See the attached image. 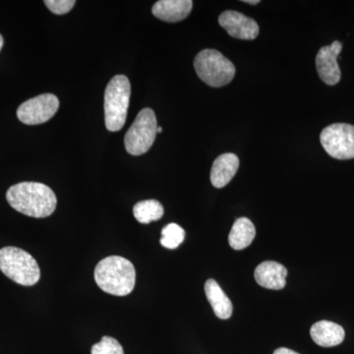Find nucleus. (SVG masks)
I'll use <instances>...</instances> for the list:
<instances>
[{
	"label": "nucleus",
	"instance_id": "nucleus-1",
	"mask_svg": "<svg viewBox=\"0 0 354 354\" xmlns=\"http://www.w3.org/2000/svg\"><path fill=\"white\" fill-rule=\"evenodd\" d=\"M6 199L16 211L38 218L50 216L57 204L51 188L39 183H21L11 186L7 191Z\"/></svg>",
	"mask_w": 354,
	"mask_h": 354
},
{
	"label": "nucleus",
	"instance_id": "nucleus-2",
	"mask_svg": "<svg viewBox=\"0 0 354 354\" xmlns=\"http://www.w3.org/2000/svg\"><path fill=\"white\" fill-rule=\"evenodd\" d=\"M95 281L104 292L125 297L134 290L136 271L129 260L120 256H109L95 267Z\"/></svg>",
	"mask_w": 354,
	"mask_h": 354
},
{
	"label": "nucleus",
	"instance_id": "nucleus-3",
	"mask_svg": "<svg viewBox=\"0 0 354 354\" xmlns=\"http://www.w3.org/2000/svg\"><path fill=\"white\" fill-rule=\"evenodd\" d=\"M131 85L125 75L114 76L104 91V122L106 129L120 131L127 121Z\"/></svg>",
	"mask_w": 354,
	"mask_h": 354
},
{
	"label": "nucleus",
	"instance_id": "nucleus-4",
	"mask_svg": "<svg viewBox=\"0 0 354 354\" xmlns=\"http://www.w3.org/2000/svg\"><path fill=\"white\" fill-rule=\"evenodd\" d=\"M0 271L21 286L36 285L41 270L34 257L23 249L8 246L0 249Z\"/></svg>",
	"mask_w": 354,
	"mask_h": 354
},
{
	"label": "nucleus",
	"instance_id": "nucleus-5",
	"mask_svg": "<svg viewBox=\"0 0 354 354\" xmlns=\"http://www.w3.org/2000/svg\"><path fill=\"white\" fill-rule=\"evenodd\" d=\"M198 77L209 87L221 88L234 80V64L216 50L200 51L194 59Z\"/></svg>",
	"mask_w": 354,
	"mask_h": 354
},
{
	"label": "nucleus",
	"instance_id": "nucleus-6",
	"mask_svg": "<svg viewBox=\"0 0 354 354\" xmlns=\"http://www.w3.org/2000/svg\"><path fill=\"white\" fill-rule=\"evenodd\" d=\"M157 130L155 111L151 109H142L125 134L124 145L127 152L132 156H141L148 152L157 137Z\"/></svg>",
	"mask_w": 354,
	"mask_h": 354
},
{
	"label": "nucleus",
	"instance_id": "nucleus-7",
	"mask_svg": "<svg viewBox=\"0 0 354 354\" xmlns=\"http://www.w3.org/2000/svg\"><path fill=\"white\" fill-rule=\"evenodd\" d=\"M320 141L326 152L337 160L354 158V127L348 123H335L324 128Z\"/></svg>",
	"mask_w": 354,
	"mask_h": 354
},
{
	"label": "nucleus",
	"instance_id": "nucleus-8",
	"mask_svg": "<svg viewBox=\"0 0 354 354\" xmlns=\"http://www.w3.org/2000/svg\"><path fill=\"white\" fill-rule=\"evenodd\" d=\"M58 108L59 101L57 95H39L21 104L17 111L18 120L27 125L41 124L53 118Z\"/></svg>",
	"mask_w": 354,
	"mask_h": 354
},
{
	"label": "nucleus",
	"instance_id": "nucleus-9",
	"mask_svg": "<svg viewBox=\"0 0 354 354\" xmlns=\"http://www.w3.org/2000/svg\"><path fill=\"white\" fill-rule=\"evenodd\" d=\"M342 50L341 41H335L330 46H323L316 57V68L319 77L329 86L337 85L341 81L342 72L337 64V57Z\"/></svg>",
	"mask_w": 354,
	"mask_h": 354
},
{
	"label": "nucleus",
	"instance_id": "nucleus-10",
	"mask_svg": "<svg viewBox=\"0 0 354 354\" xmlns=\"http://www.w3.org/2000/svg\"><path fill=\"white\" fill-rule=\"evenodd\" d=\"M218 24L228 32L232 38L251 41L259 35V26L252 18L247 17L237 11L227 10L221 14Z\"/></svg>",
	"mask_w": 354,
	"mask_h": 354
},
{
	"label": "nucleus",
	"instance_id": "nucleus-11",
	"mask_svg": "<svg viewBox=\"0 0 354 354\" xmlns=\"http://www.w3.org/2000/svg\"><path fill=\"white\" fill-rule=\"evenodd\" d=\"M286 276V268L274 261L261 263L254 272V278L258 285L268 290H283L285 288Z\"/></svg>",
	"mask_w": 354,
	"mask_h": 354
},
{
	"label": "nucleus",
	"instance_id": "nucleus-12",
	"mask_svg": "<svg viewBox=\"0 0 354 354\" xmlns=\"http://www.w3.org/2000/svg\"><path fill=\"white\" fill-rule=\"evenodd\" d=\"M192 7L191 0H160L153 4L152 12L158 19L176 23L187 18Z\"/></svg>",
	"mask_w": 354,
	"mask_h": 354
},
{
	"label": "nucleus",
	"instance_id": "nucleus-13",
	"mask_svg": "<svg viewBox=\"0 0 354 354\" xmlns=\"http://www.w3.org/2000/svg\"><path fill=\"white\" fill-rule=\"evenodd\" d=\"M239 167V158L235 153H223L216 158L211 169L214 187L223 188L232 181Z\"/></svg>",
	"mask_w": 354,
	"mask_h": 354
},
{
	"label": "nucleus",
	"instance_id": "nucleus-14",
	"mask_svg": "<svg viewBox=\"0 0 354 354\" xmlns=\"http://www.w3.org/2000/svg\"><path fill=\"white\" fill-rule=\"evenodd\" d=\"M312 339L323 348L339 346L344 342L346 333L342 326L330 321H319L310 330Z\"/></svg>",
	"mask_w": 354,
	"mask_h": 354
},
{
	"label": "nucleus",
	"instance_id": "nucleus-15",
	"mask_svg": "<svg viewBox=\"0 0 354 354\" xmlns=\"http://www.w3.org/2000/svg\"><path fill=\"white\" fill-rule=\"evenodd\" d=\"M205 293H206L207 299L218 318L221 320H227L232 317V311H234L232 301L225 295V291L221 290L220 285L216 283L215 279H209L206 281Z\"/></svg>",
	"mask_w": 354,
	"mask_h": 354
},
{
	"label": "nucleus",
	"instance_id": "nucleus-16",
	"mask_svg": "<svg viewBox=\"0 0 354 354\" xmlns=\"http://www.w3.org/2000/svg\"><path fill=\"white\" fill-rule=\"evenodd\" d=\"M255 236L256 228L252 221L247 218H239L232 225L228 235V243L234 250H242L252 243Z\"/></svg>",
	"mask_w": 354,
	"mask_h": 354
},
{
	"label": "nucleus",
	"instance_id": "nucleus-17",
	"mask_svg": "<svg viewBox=\"0 0 354 354\" xmlns=\"http://www.w3.org/2000/svg\"><path fill=\"white\" fill-rule=\"evenodd\" d=\"M164 213V207L157 200L138 202L133 208L135 218L144 225L160 220Z\"/></svg>",
	"mask_w": 354,
	"mask_h": 354
},
{
	"label": "nucleus",
	"instance_id": "nucleus-18",
	"mask_svg": "<svg viewBox=\"0 0 354 354\" xmlns=\"http://www.w3.org/2000/svg\"><path fill=\"white\" fill-rule=\"evenodd\" d=\"M185 239V232L176 223H169L162 230L160 244L167 249H176Z\"/></svg>",
	"mask_w": 354,
	"mask_h": 354
},
{
	"label": "nucleus",
	"instance_id": "nucleus-19",
	"mask_svg": "<svg viewBox=\"0 0 354 354\" xmlns=\"http://www.w3.org/2000/svg\"><path fill=\"white\" fill-rule=\"evenodd\" d=\"M92 354H124L122 346L118 339L104 337L102 341L94 344L91 349Z\"/></svg>",
	"mask_w": 354,
	"mask_h": 354
},
{
	"label": "nucleus",
	"instance_id": "nucleus-20",
	"mask_svg": "<svg viewBox=\"0 0 354 354\" xmlns=\"http://www.w3.org/2000/svg\"><path fill=\"white\" fill-rule=\"evenodd\" d=\"M44 4L51 12L57 15L68 13L76 4L75 0H46Z\"/></svg>",
	"mask_w": 354,
	"mask_h": 354
},
{
	"label": "nucleus",
	"instance_id": "nucleus-21",
	"mask_svg": "<svg viewBox=\"0 0 354 354\" xmlns=\"http://www.w3.org/2000/svg\"><path fill=\"white\" fill-rule=\"evenodd\" d=\"M274 354H299V353H295V351H291V349H290V348H279L278 349H276V351H274Z\"/></svg>",
	"mask_w": 354,
	"mask_h": 354
},
{
	"label": "nucleus",
	"instance_id": "nucleus-22",
	"mask_svg": "<svg viewBox=\"0 0 354 354\" xmlns=\"http://www.w3.org/2000/svg\"><path fill=\"white\" fill-rule=\"evenodd\" d=\"M243 2L245 3L252 4V6H256V4L259 3V0H244Z\"/></svg>",
	"mask_w": 354,
	"mask_h": 354
},
{
	"label": "nucleus",
	"instance_id": "nucleus-23",
	"mask_svg": "<svg viewBox=\"0 0 354 354\" xmlns=\"http://www.w3.org/2000/svg\"><path fill=\"white\" fill-rule=\"evenodd\" d=\"M2 46H3V38H2L1 35H0V50H1Z\"/></svg>",
	"mask_w": 354,
	"mask_h": 354
},
{
	"label": "nucleus",
	"instance_id": "nucleus-24",
	"mask_svg": "<svg viewBox=\"0 0 354 354\" xmlns=\"http://www.w3.org/2000/svg\"><path fill=\"white\" fill-rule=\"evenodd\" d=\"M162 128L160 127H158L157 133H158V134H160V133H162Z\"/></svg>",
	"mask_w": 354,
	"mask_h": 354
}]
</instances>
